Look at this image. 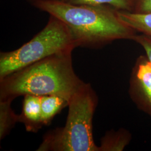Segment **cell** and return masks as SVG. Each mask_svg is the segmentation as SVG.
<instances>
[{
    "label": "cell",
    "instance_id": "30bf717a",
    "mask_svg": "<svg viewBox=\"0 0 151 151\" xmlns=\"http://www.w3.org/2000/svg\"><path fill=\"white\" fill-rule=\"evenodd\" d=\"M12 100H0V139L8 135L19 122L18 115L11 108Z\"/></svg>",
    "mask_w": 151,
    "mask_h": 151
},
{
    "label": "cell",
    "instance_id": "3957f363",
    "mask_svg": "<svg viewBox=\"0 0 151 151\" xmlns=\"http://www.w3.org/2000/svg\"><path fill=\"white\" fill-rule=\"evenodd\" d=\"M97 96L85 83L68 101V113L63 127L47 133L38 151H99L94 142L92 119Z\"/></svg>",
    "mask_w": 151,
    "mask_h": 151
},
{
    "label": "cell",
    "instance_id": "5b68a950",
    "mask_svg": "<svg viewBox=\"0 0 151 151\" xmlns=\"http://www.w3.org/2000/svg\"><path fill=\"white\" fill-rule=\"evenodd\" d=\"M129 95L138 109L151 116V63L140 55L132 68Z\"/></svg>",
    "mask_w": 151,
    "mask_h": 151
},
{
    "label": "cell",
    "instance_id": "9c48e42d",
    "mask_svg": "<svg viewBox=\"0 0 151 151\" xmlns=\"http://www.w3.org/2000/svg\"><path fill=\"white\" fill-rule=\"evenodd\" d=\"M42 119L44 126L48 125L52 120L66 106L68 103L64 98L57 95L40 96Z\"/></svg>",
    "mask_w": 151,
    "mask_h": 151
},
{
    "label": "cell",
    "instance_id": "8992f818",
    "mask_svg": "<svg viewBox=\"0 0 151 151\" xmlns=\"http://www.w3.org/2000/svg\"><path fill=\"white\" fill-rule=\"evenodd\" d=\"M19 122L25 125L27 132L35 133L44 126L42 119L40 96L27 95L24 96L22 113Z\"/></svg>",
    "mask_w": 151,
    "mask_h": 151
},
{
    "label": "cell",
    "instance_id": "4fadbf2b",
    "mask_svg": "<svg viewBox=\"0 0 151 151\" xmlns=\"http://www.w3.org/2000/svg\"><path fill=\"white\" fill-rule=\"evenodd\" d=\"M133 41L139 44L146 52V56L151 63V39L141 34H136L133 38Z\"/></svg>",
    "mask_w": 151,
    "mask_h": 151
},
{
    "label": "cell",
    "instance_id": "52a82bcc",
    "mask_svg": "<svg viewBox=\"0 0 151 151\" xmlns=\"http://www.w3.org/2000/svg\"><path fill=\"white\" fill-rule=\"evenodd\" d=\"M132 136L124 128L108 131L102 137L99 151H122L129 144Z\"/></svg>",
    "mask_w": 151,
    "mask_h": 151
},
{
    "label": "cell",
    "instance_id": "277c9868",
    "mask_svg": "<svg viewBox=\"0 0 151 151\" xmlns=\"http://www.w3.org/2000/svg\"><path fill=\"white\" fill-rule=\"evenodd\" d=\"M75 48L68 28L59 19L50 15L45 27L27 43L16 50L1 52L0 80L49 56Z\"/></svg>",
    "mask_w": 151,
    "mask_h": 151
},
{
    "label": "cell",
    "instance_id": "ba28073f",
    "mask_svg": "<svg viewBox=\"0 0 151 151\" xmlns=\"http://www.w3.org/2000/svg\"><path fill=\"white\" fill-rule=\"evenodd\" d=\"M118 15L125 24L151 39V12L139 14L118 10Z\"/></svg>",
    "mask_w": 151,
    "mask_h": 151
},
{
    "label": "cell",
    "instance_id": "6da1fadb",
    "mask_svg": "<svg viewBox=\"0 0 151 151\" xmlns=\"http://www.w3.org/2000/svg\"><path fill=\"white\" fill-rule=\"evenodd\" d=\"M55 16L68 28L76 48H97L117 40H133L136 31L122 22L118 10L108 5H77L58 0H27Z\"/></svg>",
    "mask_w": 151,
    "mask_h": 151
},
{
    "label": "cell",
    "instance_id": "8fae6325",
    "mask_svg": "<svg viewBox=\"0 0 151 151\" xmlns=\"http://www.w3.org/2000/svg\"><path fill=\"white\" fill-rule=\"evenodd\" d=\"M77 5L110 6L119 11H132L130 0H58Z\"/></svg>",
    "mask_w": 151,
    "mask_h": 151
},
{
    "label": "cell",
    "instance_id": "7c38bea8",
    "mask_svg": "<svg viewBox=\"0 0 151 151\" xmlns=\"http://www.w3.org/2000/svg\"><path fill=\"white\" fill-rule=\"evenodd\" d=\"M132 11L134 13L151 12V0H130Z\"/></svg>",
    "mask_w": 151,
    "mask_h": 151
},
{
    "label": "cell",
    "instance_id": "7a4b0ae2",
    "mask_svg": "<svg viewBox=\"0 0 151 151\" xmlns=\"http://www.w3.org/2000/svg\"><path fill=\"white\" fill-rule=\"evenodd\" d=\"M72 52L54 54L0 80V100L27 95H57L68 103L85 83L76 75Z\"/></svg>",
    "mask_w": 151,
    "mask_h": 151
}]
</instances>
